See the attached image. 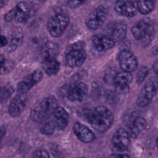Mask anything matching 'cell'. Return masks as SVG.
<instances>
[{"instance_id": "cell-1", "label": "cell", "mask_w": 158, "mask_h": 158, "mask_svg": "<svg viewBox=\"0 0 158 158\" xmlns=\"http://www.w3.org/2000/svg\"><path fill=\"white\" fill-rule=\"evenodd\" d=\"M84 119L98 132H104L112 125L114 117L112 112L106 106H99L83 114Z\"/></svg>"}, {"instance_id": "cell-2", "label": "cell", "mask_w": 158, "mask_h": 158, "mask_svg": "<svg viewBox=\"0 0 158 158\" xmlns=\"http://www.w3.org/2000/svg\"><path fill=\"white\" fill-rule=\"evenodd\" d=\"M57 104V100L54 96L46 97L32 109L30 113L31 118L35 122L43 121L53 114Z\"/></svg>"}, {"instance_id": "cell-3", "label": "cell", "mask_w": 158, "mask_h": 158, "mask_svg": "<svg viewBox=\"0 0 158 158\" xmlns=\"http://www.w3.org/2000/svg\"><path fill=\"white\" fill-rule=\"evenodd\" d=\"M132 34L137 41L143 44H149L154 38L156 30L154 25L148 20L136 22L131 28Z\"/></svg>"}, {"instance_id": "cell-4", "label": "cell", "mask_w": 158, "mask_h": 158, "mask_svg": "<svg viewBox=\"0 0 158 158\" xmlns=\"http://www.w3.org/2000/svg\"><path fill=\"white\" fill-rule=\"evenodd\" d=\"M70 23L69 16L63 13H58L51 16L47 22V29L49 34L54 38L60 37Z\"/></svg>"}, {"instance_id": "cell-5", "label": "cell", "mask_w": 158, "mask_h": 158, "mask_svg": "<svg viewBox=\"0 0 158 158\" xmlns=\"http://www.w3.org/2000/svg\"><path fill=\"white\" fill-rule=\"evenodd\" d=\"M89 44L93 52L101 53L112 49L115 45V41L106 34H98L90 38Z\"/></svg>"}, {"instance_id": "cell-6", "label": "cell", "mask_w": 158, "mask_h": 158, "mask_svg": "<svg viewBox=\"0 0 158 158\" xmlns=\"http://www.w3.org/2000/svg\"><path fill=\"white\" fill-rule=\"evenodd\" d=\"M108 10L104 6H99L93 9L86 20V25L90 30H97L100 28L106 20Z\"/></svg>"}, {"instance_id": "cell-7", "label": "cell", "mask_w": 158, "mask_h": 158, "mask_svg": "<svg viewBox=\"0 0 158 158\" xmlns=\"http://www.w3.org/2000/svg\"><path fill=\"white\" fill-rule=\"evenodd\" d=\"M43 78V73L40 70H36L26 76L17 85V92L19 94H27Z\"/></svg>"}, {"instance_id": "cell-8", "label": "cell", "mask_w": 158, "mask_h": 158, "mask_svg": "<svg viewBox=\"0 0 158 158\" xmlns=\"http://www.w3.org/2000/svg\"><path fill=\"white\" fill-rule=\"evenodd\" d=\"M130 137L128 131L124 128L118 129L112 138V148L115 151L122 152L126 150L130 144Z\"/></svg>"}, {"instance_id": "cell-9", "label": "cell", "mask_w": 158, "mask_h": 158, "mask_svg": "<svg viewBox=\"0 0 158 158\" xmlns=\"http://www.w3.org/2000/svg\"><path fill=\"white\" fill-rule=\"evenodd\" d=\"M139 0H117L115 4L116 12L126 17H131L137 13V2Z\"/></svg>"}, {"instance_id": "cell-10", "label": "cell", "mask_w": 158, "mask_h": 158, "mask_svg": "<svg viewBox=\"0 0 158 158\" xmlns=\"http://www.w3.org/2000/svg\"><path fill=\"white\" fill-rule=\"evenodd\" d=\"M118 62L122 71L133 72L138 67L136 56L128 50H122L118 54Z\"/></svg>"}, {"instance_id": "cell-11", "label": "cell", "mask_w": 158, "mask_h": 158, "mask_svg": "<svg viewBox=\"0 0 158 158\" xmlns=\"http://www.w3.org/2000/svg\"><path fill=\"white\" fill-rule=\"evenodd\" d=\"M106 35L110 36L115 42L123 40L127 33V26L123 22H114L106 27Z\"/></svg>"}, {"instance_id": "cell-12", "label": "cell", "mask_w": 158, "mask_h": 158, "mask_svg": "<svg viewBox=\"0 0 158 158\" xmlns=\"http://www.w3.org/2000/svg\"><path fill=\"white\" fill-rule=\"evenodd\" d=\"M86 57V52L83 48H73L65 56L66 65L72 68L81 66Z\"/></svg>"}, {"instance_id": "cell-13", "label": "cell", "mask_w": 158, "mask_h": 158, "mask_svg": "<svg viewBox=\"0 0 158 158\" xmlns=\"http://www.w3.org/2000/svg\"><path fill=\"white\" fill-rule=\"evenodd\" d=\"M27 103V97L25 94H19L15 96L10 101L8 112L12 117L19 116L24 110Z\"/></svg>"}, {"instance_id": "cell-14", "label": "cell", "mask_w": 158, "mask_h": 158, "mask_svg": "<svg viewBox=\"0 0 158 158\" xmlns=\"http://www.w3.org/2000/svg\"><path fill=\"white\" fill-rule=\"evenodd\" d=\"M72 130L78 139L83 143H89L95 139L94 133L86 125L80 122H75L73 125Z\"/></svg>"}, {"instance_id": "cell-15", "label": "cell", "mask_w": 158, "mask_h": 158, "mask_svg": "<svg viewBox=\"0 0 158 158\" xmlns=\"http://www.w3.org/2000/svg\"><path fill=\"white\" fill-rule=\"evenodd\" d=\"M23 40V33L22 29L19 27L15 28L12 31L9 39H8V43L6 46V51L12 52L16 50L22 44Z\"/></svg>"}, {"instance_id": "cell-16", "label": "cell", "mask_w": 158, "mask_h": 158, "mask_svg": "<svg viewBox=\"0 0 158 158\" xmlns=\"http://www.w3.org/2000/svg\"><path fill=\"white\" fill-rule=\"evenodd\" d=\"M88 90L86 84L81 82L69 90L67 97L72 101H81L87 95Z\"/></svg>"}, {"instance_id": "cell-17", "label": "cell", "mask_w": 158, "mask_h": 158, "mask_svg": "<svg viewBox=\"0 0 158 158\" xmlns=\"http://www.w3.org/2000/svg\"><path fill=\"white\" fill-rule=\"evenodd\" d=\"M14 9V20L18 23L27 20L30 14V5L24 1L19 2Z\"/></svg>"}, {"instance_id": "cell-18", "label": "cell", "mask_w": 158, "mask_h": 158, "mask_svg": "<svg viewBox=\"0 0 158 158\" xmlns=\"http://www.w3.org/2000/svg\"><path fill=\"white\" fill-rule=\"evenodd\" d=\"M54 118L53 119L56 123L58 131L65 129L69 122V115L66 110L60 106H57L54 112Z\"/></svg>"}, {"instance_id": "cell-19", "label": "cell", "mask_w": 158, "mask_h": 158, "mask_svg": "<svg viewBox=\"0 0 158 158\" xmlns=\"http://www.w3.org/2000/svg\"><path fill=\"white\" fill-rule=\"evenodd\" d=\"M146 125L147 121L144 117H138L135 118L128 131L130 138H136L146 128Z\"/></svg>"}, {"instance_id": "cell-20", "label": "cell", "mask_w": 158, "mask_h": 158, "mask_svg": "<svg viewBox=\"0 0 158 158\" xmlns=\"http://www.w3.org/2000/svg\"><path fill=\"white\" fill-rule=\"evenodd\" d=\"M59 52V46L54 42L47 41L43 46L41 57L43 60L55 59Z\"/></svg>"}, {"instance_id": "cell-21", "label": "cell", "mask_w": 158, "mask_h": 158, "mask_svg": "<svg viewBox=\"0 0 158 158\" xmlns=\"http://www.w3.org/2000/svg\"><path fill=\"white\" fill-rule=\"evenodd\" d=\"M158 88L157 77L149 78L146 84L143 86L141 90L146 97L152 101L154 97L157 94Z\"/></svg>"}, {"instance_id": "cell-22", "label": "cell", "mask_w": 158, "mask_h": 158, "mask_svg": "<svg viewBox=\"0 0 158 158\" xmlns=\"http://www.w3.org/2000/svg\"><path fill=\"white\" fill-rule=\"evenodd\" d=\"M42 68L48 76L56 75L60 69V63L55 59L44 60L43 62Z\"/></svg>"}, {"instance_id": "cell-23", "label": "cell", "mask_w": 158, "mask_h": 158, "mask_svg": "<svg viewBox=\"0 0 158 158\" xmlns=\"http://www.w3.org/2000/svg\"><path fill=\"white\" fill-rule=\"evenodd\" d=\"M157 0H139L137 2V10L143 15L151 13L156 7Z\"/></svg>"}, {"instance_id": "cell-24", "label": "cell", "mask_w": 158, "mask_h": 158, "mask_svg": "<svg viewBox=\"0 0 158 158\" xmlns=\"http://www.w3.org/2000/svg\"><path fill=\"white\" fill-rule=\"evenodd\" d=\"M133 76L131 72L122 71L115 74L114 79V83L130 85L132 81Z\"/></svg>"}, {"instance_id": "cell-25", "label": "cell", "mask_w": 158, "mask_h": 158, "mask_svg": "<svg viewBox=\"0 0 158 158\" xmlns=\"http://www.w3.org/2000/svg\"><path fill=\"white\" fill-rule=\"evenodd\" d=\"M40 132L45 135H49L54 133L55 131H57V126L54 120H51L47 122L40 128Z\"/></svg>"}, {"instance_id": "cell-26", "label": "cell", "mask_w": 158, "mask_h": 158, "mask_svg": "<svg viewBox=\"0 0 158 158\" xmlns=\"http://www.w3.org/2000/svg\"><path fill=\"white\" fill-rule=\"evenodd\" d=\"M149 73V69L146 66L141 67L136 75V81L138 85H141L147 77Z\"/></svg>"}, {"instance_id": "cell-27", "label": "cell", "mask_w": 158, "mask_h": 158, "mask_svg": "<svg viewBox=\"0 0 158 158\" xmlns=\"http://www.w3.org/2000/svg\"><path fill=\"white\" fill-rule=\"evenodd\" d=\"M151 101H150L146 97V96L144 95V94L141 89V91H139V93L138 95V97H137V99L136 101V103L137 106H138L139 107H145V106L149 105L151 103Z\"/></svg>"}, {"instance_id": "cell-28", "label": "cell", "mask_w": 158, "mask_h": 158, "mask_svg": "<svg viewBox=\"0 0 158 158\" xmlns=\"http://www.w3.org/2000/svg\"><path fill=\"white\" fill-rule=\"evenodd\" d=\"M14 65L15 64L13 61L5 59L3 64L0 68V74H6L10 72L14 69Z\"/></svg>"}, {"instance_id": "cell-29", "label": "cell", "mask_w": 158, "mask_h": 158, "mask_svg": "<svg viewBox=\"0 0 158 158\" xmlns=\"http://www.w3.org/2000/svg\"><path fill=\"white\" fill-rule=\"evenodd\" d=\"M115 91L118 94H126L130 91L129 85L115 83Z\"/></svg>"}, {"instance_id": "cell-30", "label": "cell", "mask_w": 158, "mask_h": 158, "mask_svg": "<svg viewBox=\"0 0 158 158\" xmlns=\"http://www.w3.org/2000/svg\"><path fill=\"white\" fill-rule=\"evenodd\" d=\"M31 156L33 157L38 158H49L50 157L48 152L44 149H39L35 151Z\"/></svg>"}, {"instance_id": "cell-31", "label": "cell", "mask_w": 158, "mask_h": 158, "mask_svg": "<svg viewBox=\"0 0 158 158\" xmlns=\"http://www.w3.org/2000/svg\"><path fill=\"white\" fill-rule=\"evenodd\" d=\"M86 0H65L68 6L71 8H77L83 4Z\"/></svg>"}, {"instance_id": "cell-32", "label": "cell", "mask_w": 158, "mask_h": 158, "mask_svg": "<svg viewBox=\"0 0 158 158\" xmlns=\"http://www.w3.org/2000/svg\"><path fill=\"white\" fill-rule=\"evenodd\" d=\"M13 92V87H12L10 85H7L5 88H4L3 91H1L0 90V94H0L1 95V98H4L6 99L8 98Z\"/></svg>"}, {"instance_id": "cell-33", "label": "cell", "mask_w": 158, "mask_h": 158, "mask_svg": "<svg viewBox=\"0 0 158 158\" xmlns=\"http://www.w3.org/2000/svg\"><path fill=\"white\" fill-rule=\"evenodd\" d=\"M4 20L6 22H11L13 19H14V9L10 10L5 15H4Z\"/></svg>"}, {"instance_id": "cell-34", "label": "cell", "mask_w": 158, "mask_h": 158, "mask_svg": "<svg viewBox=\"0 0 158 158\" xmlns=\"http://www.w3.org/2000/svg\"><path fill=\"white\" fill-rule=\"evenodd\" d=\"M8 43V39L4 35H0V48L6 47Z\"/></svg>"}, {"instance_id": "cell-35", "label": "cell", "mask_w": 158, "mask_h": 158, "mask_svg": "<svg viewBox=\"0 0 158 158\" xmlns=\"http://www.w3.org/2000/svg\"><path fill=\"white\" fill-rule=\"evenodd\" d=\"M109 157H115V158H124V157H129L130 156L127 154H112L110 155Z\"/></svg>"}, {"instance_id": "cell-36", "label": "cell", "mask_w": 158, "mask_h": 158, "mask_svg": "<svg viewBox=\"0 0 158 158\" xmlns=\"http://www.w3.org/2000/svg\"><path fill=\"white\" fill-rule=\"evenodd\" d=\"M9 0H0V9L6 6Z\"/></svg>"}, {"instance_id": "cell-37", "label": "cell", "mask_w": 158, "mask_h": 158, "mask_svg": "<svg viewBox=\"0 0 158 158\" xmlns=\"http://www.w3.org/2000/svg\"><path fill=\"white\" fill-rule=\"evenodd\" d=\"M157 61H156L152 65V70L156 75L157 74Z\"/></svg>"}, {"instance_id": "cell-38", "label": "cell", "mask_w": 158, "mask_h": 158, "mask_svg": "<svg viewBox=\"0 0 158 158\" xmlns=\"http://www.w3.org/2000/svg\"><path fill=\"white\" fill-rule=\"evenodd\" d=\"M5 60V58H4V56H2V55H1L0 54V68L2 66V65L3 64Z\"/></svg>"}, {"instance_id": "cell-39", "label": "cell", "mask_w": 158, "mask_h": 158, "mask_svg": "<svg viewBox=\"0 0 158 158\" xmlns=\"http://www.w3.org/2000/svg\"><path fill=\"white\" fill-rule=\"evenodd\" d=\"M0 132H1V128H0Z\"/></svg>"}, {"instance_id": "cell-40", "label": "cell", "mask_w": 158, "mask_h": 158, "mask_svg": "<svg viewBox=\"0 0 158 158\" xmlns=\"http://www.w3.org/2000/svg\"><path fill=\"white\" fill-rule=\"evenodd\" d=\"M0 89H1V86H0Z\"/></svg>"}]
</instances>
